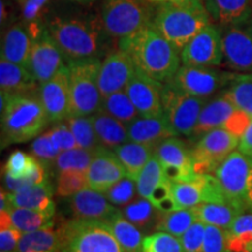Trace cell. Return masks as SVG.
Listing matches in <instances>:
<instances>
[{
	"label": "cell",
	"instance_id": "cell-1",
	"mask_svg": "<svg viewBox=\"0 0 252 252\" xmlns=\"http://www.w3.org/2000/svg\"><path fill=\"white\" fill-rule=\"evenodd\" d=\"M46 27L67 62L102 60L110 53L112 37L106 33L102 19L94 15L53 18Z\"/></svg>",
	"mask_w": 252,
	"mask_h": 252
},
{
	"label": "cell",
	"instance_id": "cell-2",
	"mask_svg": "<svg viewBox=\"0 0 252 252\" xmlns=\"http://www.w3.org/2000/svg\"><path fill=\"white\" fill-rule=\"evenodd\" d=\"M118 48L130 55L138 70L161 83L171 81L180 68V53L153 24L119 40Z\"/></svg>",
	"mask_w": 252,
	"mask_h": 252
},
{
	"label": "cell",
	"instance_id": "cell-3",
	"mask_svg": "<svg viewBox=\"0 0 252 252\" xmlns=\"http://www.w3.org/2000/svg\"><path fill=\"white\" fill-rule=\"evenodd\" d=\"M210 23L212 20L203 0H182L160 4L153 18V26L179 53Z\"/></svg>",
	"mask_w": 252,
	"mask_h": 252
},
{
	"label": "cell",
	"instance_id": "cell-4",
	"mask_svg": "<svg viewBox=\"0 0 252 252\" xmlns=\"http://www.w3.org/2000/svg\"><path fill=\"white\" fill-rule=\"evenodd\" d=\"M1 118V149L36 138L49 123L37 96L12 94Z\"/></svg>",
	"mask_w": 252,
	"mask_h": 252
},
{
	"label": "cell",
	"instance_id": "cell-5",
	"mask_svg": "<svg viewBox=\"0 0 252 252\" xmlns=\"http://www.w3.org/2000/svg\"><path fill=\"white\" fill-rule=\"evenodd\" d=\"M58 229L61 252H125L105 220H68Z\"/></svg>",
	"mask_w": 252,
	"mask_h": 252
},
{
	"label": "cell",
	"instance_id": "cell-6",
	"mask_svg": "<svg viewBox=\"0 0 252 252\" xmlns=\"http://www.w3.org/2000/svg\"><path fill=\"white\" fill-rule=\"evenodd\" d=\"M102 60L87 59L67 62L71 96V116H93L102 108L98 86Z\"/></svg>",
	"mask_w": 252,
	"mask_h": 252
},
{
	"label": "cell",
	"instance_id": "cell-7",
	"mask_svg": "<svg viewBox=\"0 0 252 252\" xmlns=\"http://www.w3.org/2000/svg\"><path fill=\"white\" fill-rule=\"evenodd\" d=\"M154 11L147 0H103L102 19L112 39H124L153 24Z\"/></svg>",
	"mask_w": 252,
	"mask_h": 252
},
{
	"label": "cell",
	"instance_id": "cell-8",
	"mask_svg": "<svg viewBox=\"0 0 252 252\" xmlns=\"http://www.w3.org/2000/svg\"><path fill=\"white\" fill-rule=\"evenodd\" d=\"M162 115L174 135L190 138L197 119L210 98L191 96L171 83H163L161 91Z\"/></svg>",
	"mask_w": 252,
	"mask_h": 252
},
{
	"label": "cell",
	"instance_id": "cell-9",
	"mask_svg": "<svg viewBox=\"0 0 252 252\" xmlns=\"http://www.w3.org/2000/svg\"><path fill=\"white\" fill-rule=\"evenodd\" d=\"M235 75V72L220 70L214 67L182 64L168 83L191 96L210 98L224 90L234 80Z\"/></svg>",
	"mask_w": 252,
	"mask_h": 252
},
{
	"label": "cell",
	"instance_id": "cell-10",
	"mask_svg": "<svg viewBox=\"0 0 252 252\" xmlns=\"http://www.w3.org/2000/svg\"><path fill=\"white\" fill-rule=\"evenodd\" d=\"M239 138L225 128L219 127L204 133L191 147L194 172L196 174H212L238 147Z\"/></svg>",
	"mask_w": 252,
	"mask_h": 252
},
{
	"label": "cell",
	"instance_id": "cell-11",
	"mask_svg": "<svg viewBox=\"0 0 252 252\" xmlns=\"http://www.w3.org/2000/svg\"><path fill=\"white\" fill-rule=\"evenodd\" d=\"M252 172V162L239 151H234L220 165L215 174L229 204L245 213L247 191Z\"/></svg>",
	"mask_w": 252,
	"mask_h": 252
},
{
	"label": "cell",
	"instance_id": "cell-12",
	"mask_svg": "<svg viewBox=\"0 0 252 252\" xmlns=\"http://www.w3.org/2000/svg\"><path fill=\"white\" fill-rule=\"evenodd\" d=\"M220 27L225 67L239 72H252V17Z\"/></svg>",
	"mask_w": 252,
	"mask_h": 252
},
{
	"label": "cell",
	"instance_id": "cell-13",
	"mask_svg": "<svg viewBox=\"0 0 252 252\" xmlns=\"http://www.w3.org/2000/svg\"><path fill=\"white\" fill-rule=\"evenodd\" d=\"M182 64L194 67H219L223 63L222 30L210 23L181 50Z\"/></svg>",
	"mask_w": 252,
	"mask_h": 252
},
{
	"label": "cell",
	"instance_id": "cell-14",
	"mask_svg": "<svg viewBox=\"0 0 252 252\" xmlns=\"http://www.w3.org/2000/svg\"><path fill=\"white\" fill-rule=\"evenodd\" d=\"M154 156L161 165L163 176L167 181H190L196 175L194 172L191 147L175 137H169L154 147Z\"/></svg>",
	"mask_w": 252,
	"mask_h": 252
},
{
	"label": "cell",
	"instance_id": "cell-15",
	"mask_svg": "<svg viewBox=\"0 0 252 252\" xmlns=\"http://www.w3.org/2000/svg\"><path fill=\"white\" fill-rule=\"evenodd\" d=\"M65 64L67 61L61 49L45 27L33 37L27 69L41 84L54 77Z\"/></svg>",
	"mask_w": 252,
	"mask_h": 252
},
{
	"label": "cell",
	"instance_id": "cell-16",
	"mask_svg": "<svg viewBox=\"0 0 252 252\" xmlns=\"http://www.w3.org/2000/svg\"><path fill=\"white\" fill-rule=\"evenodd\" d=\"M37 97L48 116L49 123L64 122L71 116V96L69 69L65 64L54 77L41 83Z\"/></svg>",
	"mask_w": 252,
	"mask_h": 252
},
{
	"label": "cell",
	"instance_id": "cell-17",
	"mask_svg": "<svg viewBox=\"0 0 252 252\" xmlns=\"http://www.w3.org/2000/svg\"><path fill=\"white\" fill-rule=\"evenodd\" d=\"M135 65L130 55L122 49L110 52L102 60L98 74V86L103 97L125 90L135 72Z\"/></svg>",
	"mask_w": 252,
	"mask_h": 252
},
{
	"label": "cell",
	"instance_id": "cell-18",
	"mask_svg": "<svg viewBox=\"0 0 252 252\" xmlns=\"http://www.w3.org/2000/svg\"><path fill=\"white\" fill-rule=\"evenodd\" d=\"M162 86L161 82L153 80L143 71L135 69L125 91L140 116L157 117L162 115Z\"/></svg>",
	"mask_w": 252,
	"mask_h": 252
},
{
	"label": "cell",
	"instance_id": "cell-19",
	"mask_svg": "<svg viewBox=\"0 0 252 252\" xmlns=\"http://www.w3.org/2000/svg\"><path fill=\"white\" fill-rule=\"evenodd\" d=\"M63 198H65V209L71 216L70 220H108L119 210L103 193L89 187Z\"/></svg>",
	"mask_w": 252,
	"mask_h": 252
},
{
	"label": "cell",
	"instance_id": "cell-20",
	"mask_svg": "<svg viewBox=\"0 0 252 252\" xmlns=\"http://www.w3.org/2000/svg\"><path fill=\"white\" fill-rule=\"evenodd\" d=\"M86 174L88 187L104 194L113 185L125 178L126 172L112 150L100 147L94 153Z\"/></svg>",
	"mask_w": 252,
	"mask_h": 252
},
{
	"label": "cell",
	"instance_id": "cell-21",
	"mask_svg": "<svg viewBox=\"0 0 252 252\" xmlns=\"http://www.w3.org/2000/svg\"><path fill=\"white\" fill-rule=\"evenodd\" d=\"M236 110L237 108L235 104L225 96L223 91H220V94L208 100L206 105L203 106L190 140L196 141L207 132L223 127Z\"/></svg>",
	"mask_w": 252,
	"mask_h": 252
},
{
	"label": "cell",
	"instance_id": "cell-22",
	"mask_svg": "<svg viewBox=\"0 0 252 252\" xmlns=\"http://www.w3.org/2000/svg\"><path fill=\"white\" fill-rule=\"evenodd\" d=\"M39 82L24 65L0 60V89L11 94L37 96Z\"/></svg>",
	"mask_w": 252,
	"mask_h": 252
},
{
	"label": "cell",
	"instance_id": "cell-23",
	"mask_svg": "<svg viewBox=\"0 0 252 252\" xmlns=\"http://www.w3.org/2000/svg\"><path fill=\"white\" fill-rule=\"evenodd\" d=\"M53 196H54V186L49 180L39 185L30 186L15 193H8L12 207L39 210L55 216L56 207Z\"/></svg>",
	"mask_w": 252,
	"mask_h": 252
},
{
	"label": "cell",
	"instance_id": "cell-24",
	"mask_svg": "<svg viewBox=\"0 0 252 252\" xmlns=\"http://www.w3.org/2000/svg\"><path fill=\"white\" fill-rule=\"evenodd\" d=\"M126 127L130 141L154 147L167 138L175 137L163 115L157 117L139 116L126 125Z\"/></svg>",
	"mask_w": 252,
	"mask_h": 252
},
{
	"label": "cell",
	"instance_id": "cell-25",
	"mask_svg": "<svg viewBox=\"0 0 252 252\" xmlns=\"http://www.w3.org/2000/svg\"><path fill=\"white\" fill-rule=\"evenodd\" d=\"M32 45L33 37L27 25L25 23L15 24L2 35L0 50L1 59L27 68Z\"/></svg>",
	"mask_w": 252,
	"mask_h": 252
},
{
	"label": "cell",
	"instance_id": "cell-26",
	"mask_svg": "<svg viewBox=\"0 0 252 252\" xmlns=\"http://www.w3.org/2000/svg\"><path fill=\"white\" fill-rule=\"evenodd\" d=\"M212 23L219 26L252 17V0H203Z\"/></svg>",
	"mask_w": 252,
	"mask_h": 252
},
{
	"label": "cell",
	"instance_id": "cell-27",
	"mask_svg": "<svg viewBox=\"0 0 252 252\" xmlns=\"http://www.w3.org/2000/svg\"><path fill=\"white\" fill-rule=\"evenodd\" d=\"M93 117V123L96 135L98 138L100 146L108 150H115L121 145L128 143L127 127L124 123L113 118L109 113L99 110Z\"/></svg>",
	"mask_w": 252,
	"mask_h": 252
},
{
	"label": "cell",
	"instance_id": "cell-28",
	"mask_svg": "<svg viewBox=\"0 0 252 252\" xmlns=\"http://www.w3.org/2000/svg\"><path fill=\"white\" fill-rule=\"evenodd\" d=\"M125 168L126 176L137 180L141 169L154 156V146L128 141L112 150Z\"/></svg>",
	"mask_w": 252,
	"mask_h": 252
},
{
	"label": "cell",
	"instance_id": "cell-29",
	"mask_svg": "<svg viewBox=\"0 0 252 252\" xmlns=\"http://www.w3.org/2000/svg\"><path fill=\"white\" fill-rule=\"evenodd\" d=\"M123 215L126 220L139 228L143 234H152V230L157 229L160 213L152 202L147 198L139 196L132 202L123 207Z\"/></svg>",
	"mask_w": 252,
	"mask_h": 252
},
{
	"label": "cell",
	"instance_id": "cell-30",
	"mask_svg": "<svg viewBox=\"0 0 252 252\" xmlns=\"http://www.w3.org/2000/svg\"><path fill=\"white\" fill-rule=\"evenodd\" d=\"M105 222L125 252H143V231L125 219L122 209Z\"/></svg>",
	"mask_w": 252,
	"mask_h": 252
},
{
	"label": "cell",
	"instance_id": "cell-31",
	"mask_svg": "<svg viewBox=\"0 0 252 252\" xmlns=\"http://www.w3.org/2000/svg\"><path fill=\"white\" fill-rule=\"evenodd\" d=\"M15 252H61V235L59 229L49 228L25 232Z\"/></svg>",
	"mask_w": 252,
	"mask_h": 252
},
{
	"label": "cell",
	"instance_id": "cell-32",
	"mask_svg": "<svg viewBox=\"0 0 252 252\" xmlns=\"http://www.w3.org/2000/svg\"><path fill=\"white\" fill-rule=\"evenodd\" d=\"M197 220L204 224L219 226L222 229H229L230 225L239 215L244 214L242 210L228 203H200L194 207Z\"/></svg>",
	"mask_w": 252,
	"mask_h": 252
},
{
	"label": "cell",
	"instance_id": "cell-33",
	"mask_svg": "<svg viewBox=\"0 0 252 252\" xmlns=\"http://www.w3.org/2000/svg\"><path fill=\"white\" fill-rule=\"evenodd\" d=\"M9 214H11L13 226L23 234L54 228L55 225V216L39 212V210L13 207L9 210Z\"/></svg>",
	"mask_w": 252,
	"mask_h": 252
},
{
	"label": "cell",
	"instance_id": "cell-34",
	"mask_svg": "<svg viewBox=\"0 0 252 252\" xmlns=\"http://www.w3.org/2000/svg\"><path fill=\"white\" fill-rule=\"evenodd\" d=\"M176 209H189L204 203L203 174H196L190 181L172 185Z\"/></svg>",
	"mask_w": 252,
	"mask_h": 252
},
{
	"label": "cell",
	"instance_id": "cell-35",
	"mask_svg": "<svg viewBox=\"0 0 252 252\" xmlns=\"http://www.w3.org/2000/svg\"><path fill=\"white\" fill-rule=\"evenodd\" d=\"M226 231L230 252H252V214H242Z\"/></svg>",
	"mask_w": 252,
	"mask_h": 252
},
{
	"label": "cell",
	"instance_id": "cell-36",
	"mask_svg": "<svg viewBox=\"0 0 252 252\" xmlns=\"http://www.w3.org/2000/svg\"><path fill=\"white\" fill-rule=\"evenodd\" d=\"M100 110L109 113L110 116L118 119L119 122L124 123L125 125L130 124L132 121L140 116L125 90L117 91V93L103 97Z\"/></svg>",
	"mask_w": 252,
	"mask_h": 252
},
{
	"label": "cell",
	"instance_id": "cell-37",
	"mask_svg": "<svg viewBox=\"0 0 252 252\" xmlns=\"http://www.w3.org/2000/svg\"><path fill=\"white\" fill-rule=\"evenodd\" d=\"M235 106L252 118V72L236 74L231 83L223 90Z\"/></svg>",
	"mask_w": 252,
	"mask_h": 252
},
{
	"label": "cell",
	"instance_id": "cell-38",
	"mask_svg": "<svg viewBox=\"0 0 252 252\" xmlns=\"http://www.w3.org/2000/svg\"><path fill=\"white\" fill-rule=\"evenodd\" d=\"M196 220L197 217L194 208L178 209L169 213H161L159 220H158L156 230L167 232V234H171L175 237L180 238Z\"/></svg>",
	"mask_w": 252,
	"mask_h": 252
},
{
	"label": "cell",
	"instance_id": "cell-39",
	"mask_svg": "<svg viewBox=\"0 0 252 252\" xmlns=\"http://www.w3.org/2000/svg\"><path fill=\"white\" fill-rule=\"evenodd\" d=\"M64 122L74 134L78 147L94 152L102 147L96 135L91 116H70Z\"/></svg>",
	"mask_w": 252,
	"mask_h": 252
},
{
	"label": "cell",
	"instance_id": "cell-40",
	"mask_svg": "<svg viewBox=\"0 0 252 252\" xmlns=\"http://www.w3.org/2000/svg\"><path fill=\"white\" fill-rule=\"evenodd\" d=\"M96 152L84 150L82 147H75V149L63 151L56 158L52 172L56 175L59 173L67 171L87 172Z\"/></svg>",
	"mask_w": 252,
	"mask_h": 252
},
{
	"label": "cell",
	"instance_id": "cell-41",
	"mask_svg": "<svg viewBox=\"0 0 252 252\" xmlns=\"http://www.w3.org/2000/svg\"><path fill=\"white\" fill-rule=\"evenodd\" d=\"M165 180L161 165L156 156L150 159V161L141 169L140 174L138 175L135 184H137L138 195L149 200L151 195L158 186Z\"/></svg>",
	"mask_w": 252,
	"mask_h": 252
},
{
	"label": "cell",
	"instance_id": "cell-42",
	"mask_svg": "<svg viewBox=\"0 0 252 252\" xmlns=\"http://www.w3.org/2000/svg\"><path fill=\"white\" fill-rule=\"evenodd\" d=\"M31 156H33L37 161H40L43 166L52 172L53 166H54L56 158L60 153V151L53 140L50 131L45 132L43 134L37 135L33 143L31 145Z\"/></svg>",
	"mask_w": 252,
	"mask_h": 252
},
{
	"label": "cell",
	"instance_id": "cell-43",
	"mask_svg": "<svg viewBox=\"0 0 252 252\" xmlns=\"http://www.w3.org/2000/svg\"><path fill=\"white\" fill-rule=\"evenodd\" d=\"M56 178V195L59 197H68L88 187L86 172L67 171L59 173Z\"/></svg>",
	"mask_w": 252,
	"mask_h": 252
},
{
	"label": "cell",
	"instance_id": "cell-44",
	"mask_svg": "<svg viewBox=\"0 0 252 252\" xmlns=\"http://www.w3.org/2000/svg\"><path fill=\"white\" fill-rule=\"evenodd\" d=\"M143 252H184L180 238L163 231H157L144 237Z\"/></svg>",
	"mask_w": 252,
	"mask_h": 252
},
{
	"label": "cell",
	"instance_id": "cell-45",
	"mask_svg": "<svg viewBox=\"0 0 252 252\" xmlns=\"http://www.w3.org/2000/svg\"><path fill=\"white\" fill-rule=\"evenodd\" d=\"M137 194L138 190L135 180L128 178V176L123 178L122 180H119L117 184L113 185L111 188H109L104 193L110 203L122 208L132 202Z\"/></svg>",
	"mask_w": 252,
	"mask_h": 252
},
{
	"label": "cell",
	"instance_id": "cell-46",
	"mask_svg": "<svg viewBox=\"0 0 252 252\" xmlns=\"http://www.w3.org/2000/svg\"><path fill=\"white\" fill-rule=\"evenodd\" d=\"M172 182L167 181L166 179L154 189L149 200L160 213H169L173 210H178L175 206L174 197H173Z\"/></svg>",
	"mask_w": 252,
	"mask_h": 252
},
{
	"label": "cell",
	"instance_id": "cell-47",
	"mask_svg": "<svg viewBox=\"0 0 252 252\" xmlns=\"http://www.w3.org/2000/svg\"><path fill=\"white\" fill-rule=\"evenodd\" d=\"M201 252H230L225 229L206 224V234Z\"/></svg>",
	"mask_w": 252,
	"mask_h": 252
},
{
	"label": "cell",
	"instance_id": "cell-48",
	"mask_svg": "<svg viewBox=\"0 0 252 252\" xmlns=\"http://www.w3.org/2000/svg\"><path fill=\"white\" fill-rule=\"evenodd\" d=\"M206 234V224L196 220L180 237L184 252H201Z\"/></svg>",
	"mask_w": 252,
	"mask_h": 252
},
{
	"label": "cell",
	"instance_id": "cell-49",
	"mask_svg": "<svg viewBox=\"0 0 252 252\" xmlns=\"http://www.w3.org/2000/svg\"><path fill=\"white\" fill-rule=\"evenodd\" d=\"M32 160H33V157L31 154H26L20 150L14 151L8 157L2 169L14 178H20V176L27 174V172L30 171Z\"/></svg>",
	"mask_w": 252,
	"mask_h": 252
},
{
	"label": "cell",
	"instance_id": "cell-50",
	"mask_svg": "<svg viewBox=\"0 0 252 252\" xmlns=\"http://www.w3.org/2000/svg\"><path fill=\"white\" fill-rule=\"evenodd\" d=\"M49 131L50 134H52L53 140H54L56 147H58L60 152L78 147L76 139H75L74 134H72L71 130L69 128V126L65 122L55 123V125L53 126L52 130Z\"/></svg>",
	"mask_w": 252,
	"mask_h": 252
},
{
	"label": "cell",
	"instance_id": "cell-51",
	"mask_svg": "<svg viewBox=\"0 0 252 252\" xmlns=\"http://www.w3.org/2000/svg\"><path fill=\"white\" fill-rule=\"evenodd\" d=\"M252 118L248 113H245L242 110L237 109L232 113L231 117H230L226 123L223 126V128H225L226 131H229L230 133L235 134L236 137L241 138L244 134V132L247 131L248 126L250 125Z\"/></svg>",
	"mask_w": 252,
	"mask_h": 252
},
{
	"label": "cell",
	"instance_id": "cell-52",
	"mask_svg": "<svg viewBox=\"0 0 252 252\" xmlns=\"http://www.w3.org/2000/svg\"><path fill=\"white\" fill-rule=\"evenodd\" d=\"M23 232L19 231L14 226L0 228V251L1 252H15L18 243L20 241Z\"/></svg>",
	"mask_w": 252,
	"mask_h": 252
},
{
	"label": "cell",
	"instance_id": "cell-53",
	"mask_svg": "<svg viewBox=\"0 0 252 252\" xmlns=\"http://www.w3.org/2000/svg\"><path fill=\"white\" fill-rule=\"evenodd\" d=\"M49 0H25L21 4V17L25 24H31L36 21L37 17L41 13Z\"/></svg>",
	"mask_w": 252,
	"mask_h": 252
},
{
	"label": "cell",
	"instance_id": "cell-54",
	"mask_svg": "<svg viewBox=\"0 0 252 252\" xmlns=\"http://www.w3.org/2000/svg\"><path fill=\"white\" fill-rule=\"evenodd\" d=\"M238 151L242 154H244L252 162V121L250 125L248 126L247 131L244 132V134L239 138Z\"/></svg>",
	"mask_w": 252,
	"mask_h": 252
},
{
	"label": "cell",
	"instance_id": "cell-55",
	"mask_svg": "<svg viewBox=\"0 0 252 252\" xmlns=\"http://www.w3.org/2000/svg\"><path fill=\"white\" fill-rule=\"evenodd\" d=\"M247 207H248V210H251L252 212V172L250 175V180H249L248 191H247Z\"/></svg>",
	"mask_w": 252,
	"mask_h": 252
},
{
	"label": "cell",
	"instance_id": "cell-56",
	"mask_svg": "<svg viewBox=\"0 0 252 252\" xmlns=\"http://www.w3.org/2000/svg\"><path fill=\"white\" fill-rule=\"evenodd\" d=\"M151 4H166V2H175V1H182V0H147Z\"/></svg>",
	"mask_w": 252,
	"mask_h": 252
},
{
	"label": "cell",
	"instance_id": "cell-57",
	"mask_svg": "<svg viewBox=\"0 0 252 252\" xmlns=\"http://www.w3.org/2000/svg\"><path fill=\"white\" fill-rule=\"evenodd\" d=\"M6 17H7V9H6L5 1L2 0L1 1V24H4V21L6 20Z\"/></svg>",
	"mask_w": 252,
	"mask_h": 252
},
{
	"label": "cell",
	"instance_id": "cell-58",
	"mask_svg": "<svg viewBox=\"0 0 252 252\" xmlns=\"http://www.w3.org/2000/svg\"><path fill=\"white\" fill-rule=\"evenodd\" d=\"M69 1L76 2V4H81V5H89L96 1V0H69Z\"/></svg>",
	"mask_w": 252,
	"mask_h": 252
},
{
	"label": "cell",
	"instance_id": "cell-59",
	"mask_svg": "<svg viewBox=\"0 0 252 252\" xmlns=\"http://www.w3.org/2000/svg\"><path fill=\"white\" fill-rule=\"evenodd\" d=\"M17 1L19 2V4H20V5H21V4H23V2L25 1V0H17Z\"/></svg>",
	"mask_w": 252,
	"mask_h": 252
}]
</instances>
